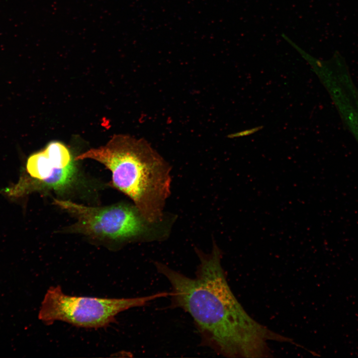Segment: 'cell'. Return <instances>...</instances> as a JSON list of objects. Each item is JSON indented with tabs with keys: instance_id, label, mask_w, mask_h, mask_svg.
<instances>
[{
	"instance_id": "obj_3",
	"label": "cell",
	"mask_w": 358,
	"mask_h": 358,
	"mask_svg": "<svg viewBox=\"0 0 358 358\" xmlns=\"http://www.w3.org/2000/svg\"><path fill=\"white\" fill-rule=\"evenodd\" d=\"M53 203L76 219L71 231L100 239L160 240L168 235L171 226L165 221L150 222L134 205L92 207L57 199Z\"/></svg>"
},
{
	"instance_id": "obj_4",
	"label": "cell",
	"mask_w": 358,
	"mask_h": 358,
	"mask_svg": "<svg viewBox=\"0 0 358 358\" xmlns=\"http://www.w3.org/2000/svg\"><path fill=\"white\" fill-rule=\"evenodd\" d=\"M170 295V292H160L127 298L74 296L65 294L59 286H52L44 296L38 317L47 325L61 321L78 327L97 329L115 322L121 312Z\"/></svg>"
},
{
	"instance_id": "obj_1",
	"label": "cell",
	"mask_w": 358,
	"mask_h": 358,
	"mask_svg": "<svg viewBox=\"0 0 358 358\" xmlns=\"http://www.w3.org/2000/svg\"><path fill=\"white\" fill-rule=\"evenodd\" d=\"M195 249L199 264L193 277L161 262L154 265L171 285V307L190 315L202 346L225 357L254 358L272 357L269 341L295 344L246 311L228 283L221 264L223 253L214 240L210 253Z\"/></svg>"
},
{
	"instance_id": "obj_2",
	"label": "cell",
	"mask_w": 358,
	"mask_h": 358,
	"mask_svg": "<svg viewBox=\"0 0 358 358\" xmlns=\"http://www.w3.org/2000/svg\"><path fill=\"white\" fill-rule=\"evenodd\" d=\"M87 159L99 162L111 172V185L128 196L146 220L152 223L165 221L171 168L148 141L115 135L105 145L90 149L75 160Z\"/></svg>"
},
{
	"instance_id": "obj_5",
	"label": "cell",
	"mask_w": 358,
	"mask_h": 358,
	"mask_svg": "<svg viewBox=\"0 0 358 358\" xmlns=\"http://www.w3.org/2000/svg\"><path fill=\"white\" fill-rule=\"evenodd\" d=\"M26 171L30 178L24 182V191L59 190L73 181L76 168L69 149L63 144L51 142L42 151L28 159Z\"/></svg>"
},
{
	"instance_id": "obj_6",
	"label": "cell",
	"mask_w": 358,
	"mask_h": 358,
	"mask_svg": "<svg viewBox=\"0 0 358 358\" xmlns=\"http://www.w3.org/2000/svg\"><path fill=\"white\" fill-rule=\"evenodd\" d=\"M352 135L358 144V122L355 124L352 130Z\"/></svg>"
}]
</instances>
